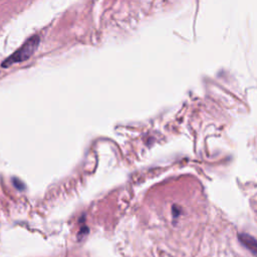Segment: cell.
<instances>
[{"instance_id":"2","label":"cell","mask_w":257,"mask_h":257,"mask_svg":"<svg viewBox=\"0 0 257 257\" xmlns=\"http://www.w3.org/2000/svg\"><path fill=\"white\" fill-rule=\"evenodd\" d=\"M239 241L252 253L257 257V239L246 234L242 233L238 235Z\"/></svg>"},{"instance_id":"1","label":"cell","mask_w":257,"mask_h":257,"mask_svg":"<svg viewBox=\"0 0 257 257\" xmlns=\"http://www.w3.org/2000/svg\"><path fill=\"white\" fill-rule=\"evenodd\" d=\"M40 42V37L38 35H34L30 38H28L21 47H19L13 54H11L9 57H7L4 62L2 63L3 67L10 66L14 63H19L22 61L27 60L30 56L33 55L35 50L38 47V44Z\"/></svg>"}]
</instances>
